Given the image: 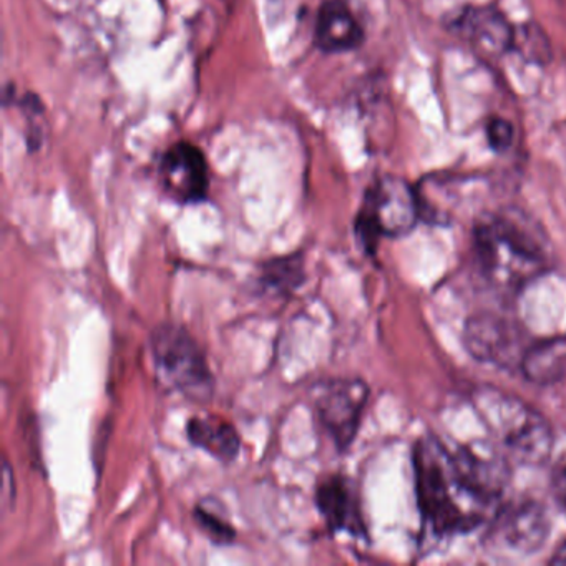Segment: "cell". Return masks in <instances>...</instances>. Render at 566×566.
<instances>
[{
	"instance_id": "obj_12",
	"label": "cell",
	"mask_w": 566,
	"mask_h": 566,
	"mask_svg": "<svg viewBox=\"0 0 566 566\" xmlns=\"http://www.w3.org/2000/svg\"><path fill=\"white\" fill-rule=\"evenodd\" d=\"M366 41L363 24L346 0H324L314 21L313 42L323 54L357 51Z\"/></svg>"
},
{
	"instance_id": "obj_2",
	"label": "cell",
	"mask_w": 566,
	"mask_h": 566,
	"mask_svg": "<svg viewBox=\"0 0 566 566\" xmlns=\"http://www.w3.org/2000/svg\"><path fill=\"white\" fill-rule=\"evenodd\" d=\"M473 260L485 283L515 294L542 276L552 256L535 224L513 211L483 214L473 224Z\"/></svg>"
},
{
	"instance_id": "obj_9",
	"label": "cell",
	"mask_w": 566,
	"mask_h": 566,
	"mask_svg": "<svg viewBox=\"0 0 566 566\" xmlns=\"http://www.w3.org/2000/svg\"><path fill=\"white\" fill-rule=\"evenodd\" d=\"M157 174L161 191L175 203L190 207L208 200L210 165L197 145L181 140L168 147L158 161Z\"/></svg>"
},
{
	"instance_id": "obj_1",
	"label": "cell",
	"mask_w": 566,
	"mask_h": 566,
	"mask_svg": "<svg viewBox=\"0 0 566 566\" xmlns=\"http://www.w3.org/2000/svg\"><path fill=\"white\" fill-rule=\"evenodd\" d=\"M412 465L422 522L437 538L465 535L489 523L510 475L502 453L450 447L433 433L417 440Z\"/></svg>"
},
{
	"instance_id": "obj_15",
	"label": "cell",
	"mask_w": 566,
	"mask_h": 566,
	"mask_svg": "<svg viewBox=\"0 0 566 566\" xmlns=\"http://www.w3.org/2000/svg\"><path fill=\"white\" fill-rule=\"evenodd\" d=\"M306 281L304 258L301 253L271 258L264 261L254 276V286L266 296L287 297Z\"/></svg>"
},
{
	"instance_id": "obj_13",
	"label": "cell",
	"mask_w": 566,
	"mask_h": 566,
	"mask_svg": "<svg viewBox=\"0 0 566 566\" xmlns=\"http://www.w3.org/2000/svg\"><path fill=\"white\" fill-rule=\"evenodd\" d=\"M187 439L221 463H231L241 452V436L230 420L217 416H193L187 422Z\"/></svg>"
},
{
	"instance_id": "obj_7",
	"label": "cell",
	"mask_w": 566,
	"mask_h": 566,
	"mask_svg": "<svg viewBox=\"0 0 566 566\" xmlns=\"http://www.w3.org/2000/svg\"><path fill=\"white\" fill-rule=\"evenodd\" d=\"M369 396V386L360 379H331L317 389V423L339 452H346L356 440Z\"/></svg>"
},
{
	"instance_id": "obj_5",
	"label": "cell",
	"mask_w": 566,
	"mask_h": 566,
	"mask_svg": "<svg viewBox=\"0 0 566 566\" xmlns=\"http://www.w3.org/2000/svg\"><path fill=\"white\" fill-rule=\"evenodd\" d=\"M151 360L158 380L167 389L193 402H208L214 394V376L207 356L187 327L161 323L151 331Z\"/></svg>"
},
{
	"instance_id": "obj_4",
	"label": "cell",
	"mask_w": 566,
	"mask_h": 566,
	"mask_svg": "<svg viewBox=\"0 0 566 566\" xmlns=\"http://www.w3.org/2000/svg\"><path fill=\"white\" fill-rule=\"evenodd\" d=\"M420 218L417 187L397 175H382L364 193L354 231L363 250L374 254L380 240L407 237Z\"/></svg>"
},
{
	"instance_id": "obj_6",
	"label": "cell",
	"mask_w": 566,
	"mask_h": 566,
	"mask_svg": "<svg viewBox=\"0 0 566 566\" xmlns=\"http://www.w3.org/2000/svg\"><path fill=\"white\" fill-rule=\"evenodd\" d=\"M552 532L548 510L538 500L520 499L500 505L483 536V546L496 558L522 559L543 548Z\"/></svg>"
},
{
	"instance_id": "obj_18",
	"label": "cell",
	"mask_w": 566,
	"mask_h": 566,
	"mask_svg": "<svg viewBox=\"0 0 566 566\" xmlns=\"http://www.w3.org/2000/svg\"><path fill=\"white\" fill-rule=\"evenodd\" d=\"M486 144L495 154H505L515 142V127L512 122L502 117H493L486 122Z\"/></svg>"
},
{
	"instance_id": "obj_8",
	"label": "cell",
	"mask_w": 566,
	"mask_h": 566,
	"mask_svg": "<svg viewBox=\"0 0 566 566\" xmlns=\"http://www.w3.org/2000/svg\"><path fill=\"white\" fill-rule=\"evenodd\" d=\"M532 339L515 321L499 314H476L463 329V346L473 359L499 369H520Z\"/></svg>"
},
{
	"instance_id": "obj_19",
	"label": "cell",
	"mask_w": 566,
	"mask_h": 566,
	"mask_svg": "<svg viewBox=\"0 0 566 566\" xmlns=\"http://www.w3.org/2000/svg\"><path fill=\"white\" fill-rule=\"evenodd\" d=\"M556 493H558L559 502H562L563 509L566 510V467L562 469V472L556 475L555 480Z\"/></svg>"
},
{
	"instance_id": "obj_17",
	"label": "cell",
	"mask_w": 566,
	"mask_h": 566,
	"mask_svg": "<svg viewBox=\"0 0 566 566\" xmlns=\"http://www.w3.org/2000/svg\"><path fill=\"white\" fill-rule=\"evenodd\" d=\"M513 52H518L523 59L533 64H546L552 59L548 39H546L545 32L535 24H526L516 29Z\"/></svg>"
},
{
	"instance_id": "obj_20",
	"label": "cell",
	"mask_w": 566,
	"mask_h": 566,
	"mask_svg": "<svg viewBox=\"0 0 566 566\" xmlns=\"http://www.w3.org/2000/svg\"><path fill=\"white\" fill-rule=\"evenodd\" d=\"M552 565H566V538L563 539L562 545L556 548L555 555L549 559Z\"/></svg>"
},
{
	"instance_id": "obj_10",
	"label": "cell",
	"mask_w": 566,
	"mask_h": 566,
	"mask_svg": "<svg viewBox=\"0 0 566 566\" xmlns=\"http://www.w3.org/2000/svg\"><path fill=\"white\" fill-rule=\"evenodd\" d=\"M446 29L483 57H503L513 52L515 25L495 6H463L447 15Z\"/></svg>"
},
{
	"instance_id": "obj_14",
	"label": "cell",
	"mask_w": 566,
	"mask_h": 566,
	"mask_svg": "<svg viewBox=\"0 0 566 566\" xmlns=\"http://www.w3.org/2000/svg\"><path fill=\"white\" fill-rule=\"evenodd\" d=\"M518 373L526 382L549 387L566 380V336L532 340Z\"/></svg>"
},
{
	"instance_id": "obj_16",
	"label": "cell",
	"mask_w": 566,
	"mask_h": 566,
	"mask_svg": "<svg viewBox=\"0 0 566 566\" xmlns=\"http://www.w3.org/2000/svg\"><path fill=\"white\" fill-rule=\"evenodd\" d=\"M195 523L208 536L211 543L218 546L233 545L237 542V530L233 523L224 515L217 502H200L193 510Z\"/></svg>"
},
{
	"instance_id": "obj_3",
	"label": "cell",
	"mask_w": 566,
	"mask_h": 566,
	"mask_svg": "<svg viewBox=\"0 0 566 566\" xmlns=\"http://www.w3.org/2000/svg\"><path fill=\"white\" fill-rule=\"evenodd\" d=\"M472 406L499 453L512 465H542L552 455V426L520 397L480 387L472 394Z\"/></svg>"
},
{
	"instance_id": "obj_11",
	"label": "cell",
	"mask_w": 566,
	"mask_h": 566,
	"mask_svg": "<svg viewBox=\"0 0 566 566\" xmlns=\"http://www.w3.org/2000/svg\"><path fill=\"white\" fill-rule=\"evenodd\" d=\"M314 502L331 532L367 539L359 490L353 479L343 473L324 476L317 483Z\"/></svg>"
}]
</instances>
